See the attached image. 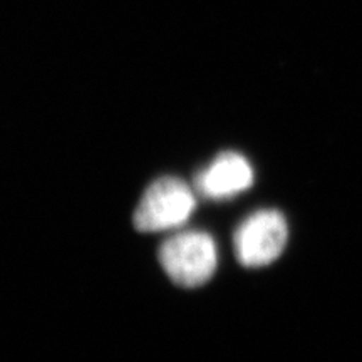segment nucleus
<instances>
[{
  "instance_id": "7ed1b4c3",
  "label": "nucleus",
  "mask_w": 362,
  "mask_h": 362,
  "mask_svg": "<svg viewBox=\"0 0 362 362\" xmlns=\"http://www.w3.org/2000/svg\"><path fill=\"white\" fill-rule=\"evenodd\" d=\"M287 240V220L280 211H253L235 230V257L238 264L247 269H260L270 265L282 255Z\"/></svg>"
},
{
  "instance_id": "f257e3e1",
  "label": "nucleus",
  "mask_w": 362,
  "mask_h": 362,
  "mask_svg": "<svg viewBox=\"0 0 362 362\" xmlns=\"http://www.w3.org/2000/svg\"><path fill=\"white\" fill-rule=\"evenodd\" d=\"M158 259L171 282L185 288H194L214 277L218 265V250L210 233L187 230L165 240Z\"/></svg>"
},
{
  "instance_id": "f03ea898",
  "label": "nucleus",
  "mask_w": 362,
  "mask_h": 362,
  "mask_svg": "<svg viewBox=\"0 0 362 362\" xmlns=\"http://www.w3.org/2000/svg\"><path fill=\"white\" fill-rule=\"evenodd\" d=\"M197 192L176 176H161L144 189L133 223L138 232L156 233L183 226L197 208Z\"/></svg>"
},
{
  "instance_id": "20e7f679",
  "label": "nucleus",
  "mask_w": 362,
  "mask_h": 362,
  "mask_svg": "<svg viewBox=\"0 0 362 362\" xmlns=\"http://www.w3.org/2000/svg\"><path fill=\"white\" fill-rule=\"evenodd\" d=\"M255 173L250 161L237 151H223L194 176V192L206 200H230L247 192Z\"/></svg>"
}]
</instances>
